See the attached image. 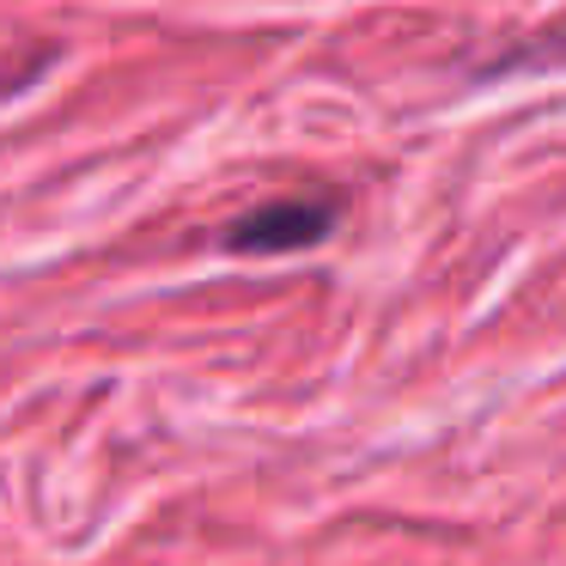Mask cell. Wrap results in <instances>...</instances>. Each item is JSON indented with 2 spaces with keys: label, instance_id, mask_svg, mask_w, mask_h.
Segmentation results:
<instances>
[{
  "label": "cell",
  "instance_id": "obj_1",
  "mask_svg": "<svg viewBox=\"0 0 566 566\" xmlns=\"http://www.w3.org/2000/svg\"><path fill=\"white\" fill-rule=\"evenodd\" d=\"M342 208L329 196H286V201H262V208L238 213L226 226L220 244L232 256H293V250H311L335 232Z\"/></svg>",
  "mask_w": 566,
  "mask_h": 566
}]
</instances>
